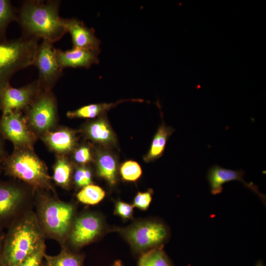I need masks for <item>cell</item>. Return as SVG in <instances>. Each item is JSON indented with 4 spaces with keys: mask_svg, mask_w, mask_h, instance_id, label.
Instances as JSON below:
<instances>
[{
    "mask_svg": "<svg viewBox=\"0 0 266 266\" xmlns=\"http://www.w3.org/2000/svg\"><path fill=\"white\" fill-rule=\"evenodd\" d=\"M52 180L58 186L68 190L72 182L73 167L67 156H56L52 167Z\"/></svg>",
    "mask_w": 266,
    "mask_h": 266,
    "instance_id": "17",
    "label": "cell"
},
{
    "mask_svg": "<svg viewBox=\"0 0 266 266\" xmlns=\"http://www.w3.org/2000/svg\"><path fill=\"white\" fill-rule=\"evenodd\" d=\"M9 84L5 82L0 77V97L3 90Z\"/></svg>",
    "mask_w": 266,
    "mask_h": 266,
    "instance_id": "34",
    "label": "cell"
},
{
    "mask_svg": "<svg viewBox=\"0 0 266 266\" xmlns=\"http://www.w3.org/2000/svg\"><path fill=\"white\" fill-rule=\"evenodd\" d=\"M138 266H170L164 252L160 249H152L140 257Z\"/></svg>",
    "mask_w": 266,
    "mask_h": 266,
    "instance_id": "25",
    "label": "cell"
},
{
    "mask_svg": "<svg viewBox=\"0 0 266 266\" xmlns=\"http://www.w3.org/2000/svg\"><path fill=\"white\" fill-rule=\"evenodd\" d=\"M71 153L74 162L79 166H85L92 161L91 148L86 145L76 146Z\"/></svg>",
    "mask_w": 266,
    "mask_h": 266,
    "instance_id": "29",
    "label": "cell"
},
{
    "mask_svg": "<svg viewBox=\"0 0 266 266\" xmlns=\"http://www.w3.org/2000/svg\"><path fill=\"white\" fill-rule=\"evenodd\" d=\"M36 191L16 179H0V230L8 229L34 207Z\"/></svg>",
    "mask_w": 266,
    "mask_h": 266,
    "instance_id": "5",
    "label": "cell"
},
{
    "mask_svg": "<svg viewBox=\"0 0 266 266\" xmlns=\"http://www.w3.org/2000/svg\"><path fill=\"white\" fill-rule=\"evenodd\" d=\"M40 39L22 36L0 41V77L5 82L10 84L15 73L33 66Z\"/></svg>",
    "mask_w": 266,
    "mask_h": 266,
    "instance_id": "6",
    "label": "cell"
},
{
    "mask_svg": "<svg viewBox=\"0 0 266 266\" xmlns=\"http://www.w3.org/2000/svg\"><path fill=\"white\" fill-rule=\"evenodd\" d=\"M105 196V192L100 187L90 184L81 189L76 198L80 202L88 205H95L100 202Z\"/></svg>",
    "mask_w": 266,
    "mask_h": 266,
    "instance_id": "24",
    "label": "cell"
},
{
    "mask_svg": "<svg viewBox=\"0 0 266 266\" xmlns=\"http://www.w3.org/2000/svg\"><path fill=\"white\" fill-rule=\"evenodd\" d=\"M45 252L46 245L44 241L28 255L18 266H42Z\"/></svg>",
    "mask_w": 266,
    "mask_h": 266,
    "instance_id": "27",
    "label": "cell"
},
{
    "mask_svg": "<svg viewBox=\"0 0 266 266\" xmlns=\"http://www.w3.org/2000/svg\"><path fill=\"white\" fill-rule=\"evenodd\" d=\"M23 112L30 129L37 139L57 126L58 102L52 90L40 89Z\"/></svg>",
    "mask_w": 266,
    "mask_h": 266,
    "instance_id": "7",
    "label": "cell"
},
{
    "mask_svg": "<svg viewBox=\"0 0 266 266\" xmlns=\"http://www.w3.org/2000/svg\"><path fill=\"white\" fill-rule=\"evenodd\" d=\"M53 43L42 40L38 44L33 66L38 71V82L41 89L52 90L61 77L63 69L60 67L56 56Z\"/></svg>",
    "mask_w": 266,
    "mask_h": 266,
    "instance_id": "9",
    "label": "cell"
},
{
    "mask_svg": "<svg viewBox=\"0 0 266 266\" xmlns=\"http://www.w3.org/2000/svg\"><path fill=\"white\" fill-rule=\"evenodd\" d=\"M120 173L125 180L134 181L140 177L142 170L137 163L133 161H128L122 165Z\"/></svg>",
    "mask_w": 266,
    "mask_h": 266,
    "instance_id": "28",
    "label": "cell"
},
{
    "mask_svg": "<svg viewBox=\"0 0 266 266\" xmlns=\"http://www.w3.org/2000/svg\"><path fill=\"white\" fill-rule=\"evenodd\" d=\"M65 23L67 33L71 35L73 48L100 52V40L93 29L75 18L65 19Z\"/></svg>",
    "mask_w": 266,
    "mask_h": 266,
    "instance_id": "14",
    "label": "cell"
},
{
    "mask_svg": "<svg viewBox=\"0 0 266 266\" xmlns=\"http://www.w3.org/2000/svg\"><path fill=\"white\" fill-rule=\"evenodd\" d=\"M133 207V205L119 201L116 203L115 213L123 218H129L132 215Z\"/></svg>",
    "mask_w": 266,
    "mask_h": 266,
    "instance_id": "31",
    "label": "cell"
},
{
    "mask_svg": "<svg viewBox=\"0 0 266 266\" xmlns=\"http://www.w3.org/2000/svg\"><path fill=\"white\" fill-rule=\"evenodd\" d=\"M55 53L58 63L63 70L66 67L88 68L99 63L100 52L96 51L72 47L66 51L56 49Z\"/></svg>",
    "mask_w": 266,
    "mask_h": 266,
    "instance_id": "16",
    "label": "cell"
},
{
    "mask_svg": "<svg viewBox=\"0 0 266 266\" xmlns=\"http://www.w3.org/2000/svg\"><path fill=\"white\" fill-rule=\"evenodd\" d=\"M4 174L22 182L35 191L57 195L46 164L36 154L33 148H14L2 166Z\"/></svg>",
    "mask_w": 266,
    "mask_h": 266,
    "instance_id": "4",
    "label": "cell"
},
{
    "mask_svg": "<svg viewBox=\"0 0 266 266\" xmlns=\"http://www.w3.org/2000/svg\"><path fill=\"white\" fill-rule=\"evenodd\" d=\"M128 100H121L115 103L90 104L83 106L73 111H68L66 115L68 118L71 119L94 118L115 106L118 104Z\"/></svg>",
    "mask_w": 266,
    "mask_h": 266,
    "instance_id": "22",
    "label": "cell"
},
{
    "mask_svg": "<svg viewBox=\"0 0 266 266\" xmlns=\"http://www.w3.org/2000/svg\"><path fill=\"white\" fill-rule=\"evenodd\" d=\"M60 1L57 0L24 1L17 13V22L23 36L36 37L54 43L67 31L65 19L59 15Z\"/></svg>",
    "mask_w": 266,
    "mask_h": 266,
    "instance_id": "1",
    "label": "cell"
},
{
    "mask_svg": "<svg viewBox=\"0 0 266 266\" xmlns=\"http://www.w3.org/2000/svg\"><path fill=\"white\" fill-rule=\"evenodd\" d=\"M256 266H263V265L261 262H259L257 264Z\"/></svg>",
    "mask_w": 266,
    "mask_h": 266,
    "instance_id": "36",
    "label": "cell"
},
{
    "mask_svg": "<svg viewBox=\"0 0 266 266\" xmlns=\"http://www.w3.org/2000/svg\"><path fill=\"white\" fill-rule=\"evenodd\" d=\"M40 138L56 156H67L75 148L77 141L76 132L65 126H56Z\"/></svg>",
    "mask_w": 266,
    "mask_h": 266,
    "instance_id": "13",
    "label": "cell"
},
{
    "mask_svg": "<svg viewBox=\"0 0 266 266\" xmlns=\"http://www.w3.org/2000/svg\"><path fill=\"white\" fill-rule=\"evenodd\" d=\"M5 139L3 137L0 131V173L2 171L3 163L8 156L5 147Z\"/></svg>",
    "mask_w": 266,
    "mask_h": 266,
    "instance_id": "32",
    "label": "cell"
},
{
    "mask_svg": "<svg viewBox=\"0 0 266 266\" xmlns=\"http://www.w3.org/2000/svg\"><path fill=\"white\" fill-rule=\"evenodd\" d=\"M0 266H1L0 265Z\"/></svg>",
    "mask_w": 266,
    "mask_h": 266,
    "instance_id": "37",
    "label": "cell"
},
{
    "mask_svg": "<svg viewBox=\"0 0 266 266\" xmlns=\"http://www.w3.org/2000/svg\"><path fill=\"white\" fill-rule=\"evenodd\" d=\"M111 266H123L121 262L119 260L116 261Z\"/></svg>",
    "mask_w": 266,
    "mask_h": 266,
    "instance_id": "35",
    "label": "cell"
},
{
    "mask_svg": "<svg viewBox=\"0 0 266 266\" xmlns=\"http://www.w3.org/2000/svg\"><path fill=\"white\" fill-rule=\"evenodd\" d=\"M35 213L45 238L65 244L75 217V207L60 200L57 195L45 191H36Z\"/></svg>",
    "mask_w": 266,
    "mask_h": 266,
    "instance_id": "2",
    "label": "cell"
},
{
    "mask_svg": "<svg viewBox=\"0 0 266 266\" xmlns=\"http://www.w3.org/2000/svg\"><path fill=\"white\" fill-rule=\"evenodd\" d=\"M96 166L98 174L110 184L116 181L117 165L114 158L109 154L101 153L97 155Z\"/></svg>",
    "mask_w": 266,
    "mask_h": 266,
    "instance_id": "21",
    "label": "cell"
},
{
    "mask_svg": "<svg viewBox=\"0 0 266 266\" xmlns=\"http://www.w3.org/2000/svg\"><path fill=\"white\" fill-rule=\"evenodd\" d=\"M18 10L9 0H0V41L6 40V30L8 25L17 21Z\"/></svg>",
    "mask_w": 266,
    "mask_h": 266,
    "instance_id": "23",
    "label": "cell"
},
{
    "mask_svg": "<svg viewBox=\"0 0 266 266\" xmlns=\"http://www.w3.org/2000/svg\"><path fill=\"white\" fill-rule=\"evenodd\" d=\"M0 131L4 138L11 141L14 148H33L37 140L30 129L23 112L3 114L0 119Z\"/></svg>",
    "mask_w": 266,
    "mask_h": 266,
    "instance_id": "8",
    "label": "cell"
},
{
    "mask_svg": "<svg viewBox=\"0 0 266 266\" xmlns=\"http://www.w3.org/2000/svg\"><path fill=\"white\" fill-rule=\"evenodd\" d=\"M243 170H232L215 165L208 171L207 178L209 183L211 192L217 195L222 192L223 185L233 180L241 181L244 185L256 193L261 198L264 196L258 190V187L252 183H247L243 178L244 175Z\"/></svg>",
    "mask_w": 266,
    "mask_h": 266,
    "instance_id": "15",
    "label": "cell"
},
{
    "mask_svg": "<svg viewBox=\"0 0 266 266\" xmlns=\"http://www.w3.org/2000/svg\"><path fill=\"white\" fill-rule=\"evenodd\" d=\"M42 266H83L84 257L71 251L66 246H61V250L56 256L46 254Z\"/></svg>",
    "mask_w": 266,
    "mask_h": 266,
    "instance_id": "19",
    "label": "cell"
},
{
    "mask_svg": "<svg viewBox=\"0 0 266 266\" xmlns=\"http://www.w3.org/2000/svg\"><path fill=\"white\" fill-rule=\"evenodd\" d=\"M152 200L150 192H139L135 196L133 206L142 210H146L149 206Z\"/></svg>",
    "mask_w": 266,
    "mask_h": 266,
    "instance_id": "30",
    "label": "cell"
},
{
    "mask_svg": "<svg viewBox=\"0 0 266 266\" xmlns=\"http://www.w3.org/2000/svg\"><path fill=\"white\" fill-rule=\"evenodd\" d=\"M40 89L37 79L20 88L9 84L0 95V110L2 114L23 111L32 103Z\"/></svg>",
    "mask_w": 266,
    "mask_h": 266,
    "instance_id": "11",
    "label": "cell"
},
{
    "mask_svg": "<svg viewBox=\"0 0 266 266\" xmlns=\"http://www.w3.org/2000/svg\"><path fill=\"white\" fill-rule=\"evenodd\" d=\"M173 131V128L166 126L163 122L154 135L150 150L144 158L145 161H154L162 156L167 141Z\"/></svg>",
    "mask_w": 266,
    "mask_h": 266,
    "instance_id": "20",
    "label": "cell"
},
{
    "mask_svg": "<svg viewBox=\"0 0 266 266\" xmlns=\"http://www.w3.org/2000/svg\"><path fill=\"white\" fill-rule=\"evenodd\" d=\"M72 182L76 188H83L91 184L92 174L89 168L85 166H78L73 172Z\"/></svg>",
    "mask_w": 266,
    "mask_h": 266,
    "instance_id": "26",
    "label": "cell"
},
{
    "mask_svg": "<svg viewBox=\"0 0 266 266\" xmlns=\"http://www.w3.org/2000/svg\"><path fill=\"white\" fill-rule=\"evenodd\" d=\"M83 132L88 139L95 142L108 144L114 141L113 132L109 125L102 119L86 124Z\"/></svg>",
    "mask_w": 266,
    "mask_h": 266,
    "instance_id": "18",
    "label": "cell"
},
{
    "mask_svg": "<svg viewBox=\"0 0 266 266\" xmlns=\"http://www.w3.org/2000/svg\"><path fill=\"white\" fill-rule=\"evenodd\" d=\"M6 233H5L3 230H0V260L2 256Z\"/></svg>",
    "mask_w": 266,
    "mask_h": 266,
    "instance_id": "33",
    "label": "cell"
},
{
    "mask_svg": "<svg viewBox=\"0 0 266 266\" xmlns=\"http://www.w3.org/2000/svg\"><path fill=\"white\" fill-rule=\"evenodd\" d=\"M7 230L0 260L1 266H18L45 240L33 210L28 212Z\"/></svg>",
    "mask_w": 266,
    "mask_h": 266,
    "instance_id": "3",
    "label": "cell"
},
{
    "mask_svg": "<svg viewBox=\"0 0 266 266\" xmlns=\"http://www.w3.org/2000/svg\"><path fill=\"white\" fill-rule=\"evenodd\" d=\"M125 234L133 247L143 250L161 243L166 235V231L161 224L146 222L132 226Z\"/></svg>",
    "mask_w": 266,
    "mask_h": 266,
    "instance_id": "12",
    "label": "cell"
},
{
    "mask_svg": "<svg viewBox=\"0 0 266 266\" xmlns=\"http://www.w3.org/2000/svg\"><path fill=\"white\" fill-rule=\"evenodd\" d=\"M102 226L100 217L93 213L76 217L64 245L78 249L90 243L100 235Z\"/></svg>",
    "mask_w": 266,
    "mask_h": 266,
    "instance_id": "10",
    "label": "cell"
}]
</instances>
